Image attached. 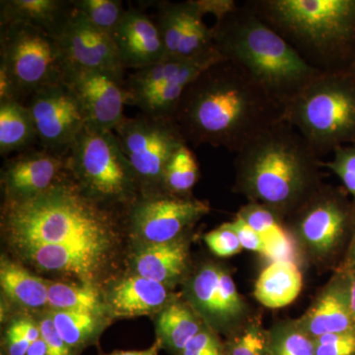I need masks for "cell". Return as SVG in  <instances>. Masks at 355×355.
<instances>
[{
	"label": "cell",
	"instance_id": "1",
	"mask_svg": "<svg viewBox=\"0 0 355 355\" xmlns=\"http://www.w3.org/2000/svg\"><path fill=\"white\" fill-rule=\"evenodd\" d=\"M284 107L242 67L222 60L188 86L172 120L187 144L237 153L284 121Z\"/></svg>",
	"mask_w": 355,
	"mask_h": 355
},
{
	"label": "cell",
	"instance_id": "2",
	"mask_svg": "<svg viewBox=\"0 0 355 355\" xmlns=\"http://www.w3.org/2000/svg\"><path fill=\"white\" fill-rule=\"evenodd\" d=\"M1 231L14 253L36 247L67 248L111 263L123 241L116 209L86 196L69 172L41 195L4 200Z\"/></svg>",
	"mask_w": 355,
	"mask_h": 355
},
{
	"label": "cell",
	"instance_id": "3",
	"mask_svg": "<svg viewBox=\"0 0 355 355\" xmlns=\"http://www.w3.org/2000/svg\"><path fill=\"white\" fill-rule=\"evenodd\" d=\"M235 154V190L280 219L293 214L322 186L321 161L286 121L257 135Z\"/></svg>",
	"mask_w": 355,
	"mask_h": 355
},
{
	"label": "cell",
	"instance_id": "4",
	"mask_svg": "<svg viewBox=\"0 0 355 355\" xmlns=\"http://www.w3.org/2000/svg\"><path fill=\"white\" fill-rule=\"evenodd\" d=\"M217 51L242 67L275 101L286 106L322 72L261 19L246 1L211 27Z\"/></svg>",
	"mask_w": 355,
	"mask_h": 355
},
{
	"label": "cell",
	"instance_id": "5",
	"mask_svg": "<svg viewBox=\"0 0 355 355\" xmlns=\"http://www.w3.org/2000/svg\"><path fill=\"white\" fill-rule=\"evenodd\" d=\"M248 6L322 73L355 58V0H249Z\"/></svg>",
	"mask_w": 355,
	"mask_h": 355
},
{
	"label": "cell",
	"instance_id": "6",
	"mask_svg": "<svg viewBox=\"0 0 355 355\" xmlns=\"http://www.w3.org/2000/svg\"><path fill=\"white\" fill-rule=\"evenodd\" d=\"M284 121L318 157L355 146V77L347 71L320 74L284 106Z\"/></svg>",
	"mask_w": 355,
	"mask_h": 355
},
{
	"label": "cell",
	"instance_id": "7",
	"mask_svg": "<svg viewBox=\"0 0 355 355\" xmlns=\"http://www.w3.org/2000/svg\"><path fill=\"white\" fill-rule=\"evenodd\" d=\"M64 157L69 176L96 202L128 207L140 195L137 174L112 130L86 125Z\"/></svg>",
	"mask_w": 355,
	"mask_h": 355
},
{
	"label": "cell",
	"instance_id": "8",
	"mask_svg": "<svg viewBox=\"0 0 355 355\" xmlns=\"http://www.w3.org/2000/svg\"><path fill=\"white\" fill-rule=\"evenodd\" d=\"M70 67L60 40L24 23L0 25V71L16 98L65 83Z\"/></svg>",
	"mask_w": 355,
	"mask_h": 355
},
{
	"label": "cell",
	"instance_id": "9",
	"mask_svg": "<svg viewBox=\"0 0 355 355\" xmlns=\"http://www.w3.org/2000/svg\"><path fill=\"white\" fill-rule=\"evenodd\" d=\"M289 217L293 235L306 254L318 263H328L349 241L355 203L342 191L321 186Z\"/></svg>",
	"mask_w": 355,
	"mask_h": 355
},
{
	"label": "cell",
	"instance_id": "10",
	"mask_svg": "<svg viewBox=\"0 0 355 355\" xmlns=\"http://www.w3.org/2000/svg\"><path fill=\"white\" fill-rule=\"evenodd\" d=\"M114 132L137 174L140 193L165 191L166 165L178 149L188 144L174 121L140 113L125 116Z\"/></svg>",
	"mask_w": 355,
	"mask_h": 355
},
{
	"label": "cell",
	"instance_id": "11",
	"mask_svg": "<svg viewBox=\"0 0 355 355\" xmlns=\"http://www.w3.org/2000/svg\"><path fill=\"white\" fill-rule=\"evenodd\" d=\"M222 60L219 53L195 60L164 58L135 69L125 78L128 105L146 116L172 120L188 86Z\"/></svg>",
	"mask_w": 355,
	"mask_h": 355
},
{
	"label": "cell",
	"instance_id": "12",
	"mask_svg": "<svg viewBox=\"0 0 355 355\" xmlns=\"http://www.w3.org/2000/svg\"><path fill=\"white\" fill-rule=\"evenodd\" d=\"M210 211L209 202L168 191L140 193L128 207V231L137 245L179 239Z\"/></svg>",
	"mask_w": 355,
	"mask_h": 355
},
{
	"label": "cell",
	"instance_id": "13",
	"mask_svg": "<svg viewBox=\"0 0 355 355\" xmlns=\"http://www.w3.org/2000/svg\"><path fill=\"white\" fill-rule=\"evenodd\" d=\"M186 300L217 334L232 335L249 320V310L225 266L203 263L189 277Z\"/></svg>",
	"mask_w": 355,
	"mask_h": 355
},
{
	"label": "cell",
	"instance_id": "14",
	"mask_svg": "<svg viewBox=\"0 0 355 355\" xmlns=\"http://www.w3.org/2000/svg\"><path fill=\"white\" fill-rule=\"evenodd\" d=\"M37 140L44 150L64 155L84 128L87 119L76 93L67 83L40 89L27 105Z\"/></svg>",
	"mask_w": 355,
	"mask_h": 355
},
{
	"label": "cell",
	"instance_id": "15",
	"mask_svg": "<svg viewBox=\"0 0 355 355\" xmlns=\"http://www.w3.org/2000/svg\"><path fill=\"white\" fill-rule=\"evenodd\" d=\"M158 26L165 58L195 60L218 53L214 32L203 21L198 0L156 2Z\"/></svg>",
	"mask_w": 355,
	"mask_h": 355
},
{
	"label": "cell",
	"instance_id": "16",
	"mask_svg": "<svg viewBox=\"0 0 355 355\" xmlns=\"http://www.w3.org/2000/svg\"><path fill=\"white\" fill-rule=\"evenodd\" d=\"M65 83L83 106L88 127L112 130L125 119L128 105L125 74L70 69Z\"/></svg>",
	"mask_w": 355,
	"mask_h": 355
},
{
	"label": "cell",
	"instance_id": "17",
	"mask_svg": "<svg viewBox=\"0 0 355 355\" xmlns=\"http://www.w3.org/2000/svg\"><path fill=\"white\" fill-rule=\"evenodd\" d=\"M58 40L70 69L125 74L113 36L97 29L74 7Z\"/></svg>",
	"mask_w": 355,
	"mask_h": 355
},
{
	"label": "cell",
	"instance_id": "18",
	"mask_svg": "<svg viewBox=\"0 0 355 355\" xmlns=\"http://www.w3.org/2000/svg\"><path fill=\"white\" fill-rule=\"evenodd\" d=\"M67 174L64 155L48 150L23 151L2 168L4 200L36 197L50 190Z\"/></svg>",
	"mask_w": 355,
	"mask_h": 355
},
{
	"label": "cell",
	"instance_id": "19",
	"mask_svg": "<svg viewBox=\"0 0 355 355\" xmlns=\"http://www.w3.org/2000/svg\"><path fill=\"white\" fill-rule=\"evenodd\" d=\"M295 322L301 330L314 340L328 334L355 331L347 272L338 268L309 309Z\"/></svg>",
	"mask_w": 355,
	"mask_h": 355
},
{
	"label": "cell",
	"instance_id": "20",
	"mask_svg": "<svg viewBox=\"0 0 355 355\" xmlns=\"http://www.w3.org/2000/svg\"><path fill=\"white\" fill-rule=\"evenodd\" d=\"M103 294L112 319L156 315L180 298L174 288L135 273L116 280Z\"/></svg>",
	"mask_w": 355,
	"mask_h": 355
},
{
	"label": "cell",
	"instance_id": "21",
	"mask_svg": "<svg viewBox=\"0 0 355 355\" xmlns=\"http://www.w3.org/2000/svg\"><path fill=\"white\" fill-rule=\"evenodd\" d=\"M112 36L125 69H142L165 58L164 46L155 20L135 7L125 10Z\"/></svg>",
	"mask_w": 355,
	"mask_h": 355
},
{
	"label": "cell",
	"instance_id": "22",
	"mask_svg": "<svg viewBox=\"0 0 355 355\" xmlns=\"http://www.w3.org/2000/svg\"><path fill=\"white\" fill-rule=\"evenodd\" d=\"M132 273L174 288L186 279L190 266V243L184 235L160 244L137 245L132 259Z\"/></svg>",
	"mask_w": 355,
	"mask_h": 355
},
{
	"label": "cell",
	"instance_id": "23",
	"mask_svg": "<svg viewBox=\"0 0 355 355\" xmlns=\"http://www.w3.org/2000/svg\"><path fill=\"white\" fill-rule=\"evenodd\" d=\"M72 12L71 0H2L0 25L24 23L58 39Z\"/></svg>",
	"mask_w": 355,
	"mask_h": 355
},
{
	"label": "cell",
	"instance_id": "24",
	"mask_svg": "<svg viewBox=\"0 0 355 355\" xmlns=\"http://www.w3.org/2000/svg\"><path fill=\"white\" fill-rule=\"evenodd\" d=\"M0 286L3 297L23 311H46L48 308L49 280L26 268L20 261L2 256Z\"/></svg>",
	"mask_w": 355,
	"mask_h": 355
},
{
	"label": "cell",
	"instance_id": "25",
	"mask_svg": "<svg viewBox=\"0 0 355 355\" xmlns=\"http://www.w3.org/2000/svg\"><path fill=\"white\" fill-rule=\"evenodd\" d=\"M205 324L188 301L177 299L155 315L156 342L168 354L178 355Z\"/></svg>",
	"mask_w": 355,
	"mask_h": 355
},
{
	"label": "cell",
	"instance_id": "26",
	"mask_svg": "<svg viewBox=\"0 0 355 355\" xmlns=\"http://www.w3.org/2000/svg\"><path fill=\"white\" fill-rule=\"evenodd\" d=\"M302 272L296 261H270L261 270L254 284V298L270 309L286 307L302 291Z\"/></svg>",
	"mask_w": 355,
	"mask_h": 355
},
{
	"label": "cell",
	"instance_id": "27",
	"mask_svg": "<svg viewBox=\"0 0 355 355\" xmlns=\"http://www.w3.org/2000/svg\"><path fill=\"white\" fill-rule=\"evenodd\" d=\"M241 217L260 235L265 246V257L270 261H295L296 246L293 238L282 225V219L272 210L259 203L249 202L240 209Z\"/></svg>",
	"mask_w": 355,
	"mask_h": 355
},
{
	"label": "cell",
	"instance_id": "28",
	"mask_svg": "<svg viewBox=\"0 0 355 355\" xmlns=\"http://www.w3.org/2000/svg\"><path fill=\"white\" fill-rule=\"evenodd\" d=\"M67 345L81 354L83 349L97 345L103 331L108 328L112 318L91 313L46 310Z\"/></svg>",
	"mask_w": 355,
	"mask_h": 355
},
{
	"label": "cell",
	"instance_id": "29",
	"mask_svg": "<svg viewBox=\"0 0 355 355\" xmlns=\"http://www.w3.org/2000/svg\"><path fill=\"white\" fill-rule=\"evenodd\" d=\"M46 310L91 313L110 316L100 287L79 282L49 280Z\"/></svg>",
	"mask_w": 355,
	"mask_h": 355
},
{
	"label": "cell",
	"instance_id": "30",
	"mask_svg": "<svg viewBox=\"0 0 355 355\" xmlns=\"http://www.w3.org/2000/svg\"><path fill=\"white\" fill-rule=\"evenodd\" d=\"M35 140L36 128L27 105L15 100L0 102V154L23 153Z\"/></svg>",
	"mask_w": 355,
	"mask_h": 355
},
{
	"label": "cell",
	"instance_id": "31",
	"mask_svg": "<svg viewBox=\"0 0 355 355\" xmlns=\"http://www.w3.org/2000/svg\"><path fill=\"white\" fill-rule=\"evenodd\" d=\"M200 178L198 161L188 144L178 149L165 167L163 189L173 195L189 197Z\"/></svg>",
	"mask_w": 355,
	"mask_h": 355
},
{
	"label": "cell",
	"instance_id": "32",
	"mask_svg": "<svg viewBox=\"0 0 355 355\" xmlns=\"http://www.w3.org/2000/svg\"><path fill=\"white\" fill-rule=\"evenodd\" d=\"M268 331V355H315L314 338L295 321L282 322Z\"/></svg>",
	"mask_w": 355,
	"mask_h": 355
},
{
	"label": "cell",
	"instance_id": "33",
	"mask_svg": "<svg viewBox=\"0 0 355 355\" xmlns=\"http://www.w3.org/2000/svg\"><path fill=\"white\" fill-rule=\"evenodd\" d=\"M270 331L259 320H248L241 328L228 336L226 355H268Z\"/></svg>",
	"mask_w": 355,
	"mask_h": 355
},
{
	"label": "cell",
	"instance_id": "34",
	"mask_svg": "<svg viewBox=\"0 0 355 355\" xmlns=\"http://www.w3.org/2000/svg\"><path fill=\"white\" fill-rule=\"evenodd\" d=\"M74 9L94 27L109 34L120 24L127 9L119 0H71Z\"/></svg>",
	"mask_w": 355,
	"mask_h": 355
},
{
	"label": "cell",
	"instance_id": "35",
	"mask_svg": "<svg viewBox=\"0 0 355 355\" xmlns=\"http://www.w3.org/2000/svg\"><path fill=\"white\" fill-rule=\"evenodd\" d=\"M41 338L38 322L29 316L11 320L4 333L2 355H26L33 343Z\"/></svg>",
	"mask_w": 355,
	"mask_h": 355
},
{
	"label": "cell",
	"instance_id": "36",
	"mask_svg": "<svg viewBox=\"0 0 355 355\" xmlns=\"http://www.w3.org/2000/svg\"><path fill=\"white\" fill-rule=\"evenodd\" d=\"M322 167L328 168L340 178L347 193L355 200V146H342L333 153L328 162H321Z\"/></svg>",
	"mask_w": 355,
	"mask_h": 355
},
{
	"label": "cell",
	"instance_id": "37",
	"mask_svg": "<svg viewBox=\"0 0 355 355\" xmlns=\"http://www.w3.org/2000/svg\"><path fill=\"white\" fill-rule=\"evenodd\" d=\"M205 242L210 251L220 258H229L242 251L239 238L227 222L205 236Z\"/></svg>",
	"mask_w": 355,
	"mask_h": 355
},
{
	"label": "cell",
	"instance_id": "38",
	"mask_svg": "<svg viewBox=\"0 0 355 355\" xmlns=\"http://www.w3.org/2000/svg\"><path fill=\"white\" fill-rule=\"evenodd\" d=\"M315 355H355V331L315 338Z\"/></svg>",
	"mask_w": 355,
	"mask_h": 355
},
{
	"label": "cell",
	"instance_id": "39",
	"mask_svg": "<svg viewBox=\"0 0 355 355\" xmlns=\"http://www.w3.org/2000/svg\"><path fill=\"white\" fill-rule=\"evenodd\" d=\"M178 355H226L225 343L219 334L205 324Z\"/></svg>",
	"mask_w": 355,
	"mask_h": 355
},
{
	"label": "cell",
	"instance_id": "40",
	"mask_svg": "<svg viewBox=\"0 0 355 355\" xmlns=\"http://www.w3.org/2000/svg\"><path fill=\"white\" fill-rule=\"evenodd\" d=\"M37 321L39 323L42 338L46 343V355H80L78 352L67 345L62 340V336L58 335L53 320L46 311H44L43 314L40 315Z\"/></svg>",
	"mask_w": 355,
	"mask_h": 355
},
{
	"label": "cell",
	"instance_id": "41",
	"mask_svg": "<svg viewBox=\"0 0 355 355\" xmlns=\"http://www.w3.org/2000/svg\"><path fill=\"white\" fill-rule=\"evenodd\" d=\"M227 224L229 227L232 228L236 234H237L243 249L254 252V253H258L265 257V246H263L260 235L244 219L237 216L234 220L227 222Z\"/></svg>",
	"mask_w": 355,
	"mask_h": 355
},
{
	"label": "cell",
	"instance_id": "42",
	"mask_svg": "<svg viewBox=\"0 0 355 355\" xmlns=\"http://www.w3.org/2000/svg\"><path fill=\"white\" fill-rule=\"evenodd\" d=\"M198 3L203 15L212 14L217 20L233 10L237 6L238 2L234 0H198Z\"/></svg>",
	"mask_w": 355,
	"mask_h": 355
},
{
	"label": "cell",
	"instance_id": "43",
	"mask_svg": "<svg viewBox=\"0 0 355 355\" xmlns=\"http://www.w3.org/2000/svg\"><path fill=\"white\" fill-rule=\"evenodd\" d=\"M355 266V220L354 228H352V236H350L349 246H347V253L345 254L343 263L338 268L340 270H347Z\"/></svg>",
	"mask_w": 355,
	"mask_h": 355
},
{
	"label": "cell",
	"instance_id": "44",
	"mask_svg": "<svg viewBox=\"0 0 355 355\" xmlns=\"http://www.w3.org/2000/svg\"><path fill=\"white\" fill-rule=\"evenodd\" d=\"M159 349L160 345L157 342L153 343V347L149 349L144 350H114L111 354H106L102 355H159Z\"/></svg>",
	"mask_w": 355,
	"mask_h": 355
},
{
	"label": "cell",
	"instance_id": "45",
	"mask_svg": "<svg viewBox=\"0 0 355 355\" xmlns=\"http://www.w3.org/2000/svg\"><path fill=\"white\" fill-rule=\"evenodd\" d=\"M338 270H340V268H338ZM345 272L349 275L350 309H352V314L355 323V266L354 268H350V270H345Z\"/></svg>",
	"mask_w": 355,
	"mask_h": 355
},
{
	"label": "cell",
	"instance_id": "46",
	"mask_svg": "<svg viewBox=\"0 0 355 355\" xmlns=\"http://www.w3.org/2000/svg\"><path fill=\"white\" fill-rule=\"evenodd\" d=\"M26 355H46V345L43 338H39L33 343Z\"/></svg>",
	"mask_w": 355,
	"mask_h": 355
},
{
	"label": "cell",
	"instance_id": "47",
	"mask_svg": "<svg viewBox=\"0 0 355 355\" xmlns=\"http://www.w3.org/2000/svg\"><path fill=\"white\" fill-rule=\"evenodd\" d=\"M347 72H349V73L355 77V58H354V60H352V64L349 65V69L347 70Z\"/></svg>",
	"mask_w": 355,
	"mask_h": 355
}]
</instances>
